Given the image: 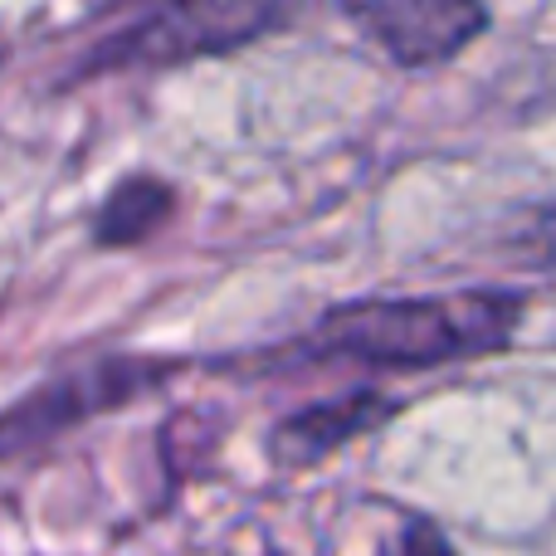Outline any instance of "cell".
Returning <instances> with one entry per match:
<instances>
[{
	"label": "cell",
	"instance_id": "obj_1",
	"mask_svg": "<svg viewBox=\"0 0 556 556\" xmlns=\"http://www.w3.org/2000/svg\"><path fill=\"white\" fill-rule=\"evenodd\" d=\"M522 317L513 293H450L362 303L327 313L303 342L307 356H352L376 366H430L450 356L498 352Z\"/></svg>",
	"mask_w": 556,
	"mask_h": 556
},
{
	"label": "cell",
	"instance_id": "obj_2",
	"mask_svg": "<svg viewBox=\"0 0 556 556\" xmlns=\"http://www.w3.org/2000/svg\"><path fill=\"white\" fill-rule=\"evenodd\" d=\"M278 10L269 5H176L156 10L137 29L117 35L108 45L103 64H176L191 54H211V49H230L269 29Z\"/></svg>",
	"mask_w": 556,
	"mask_h": 556
},
{
	"label": "cell",
	"instance_id": "obj_3",
	"mask_svg": "<svg viewBox=\"0 0 556 556\" xmlns=\"http://www.w3.org/2000/svg\"><path fill=\"white\" fill-rule=\"evenodd\" d=\"M147 376H152V366H142V362H103V366L64 376L54 386H39L35 395H25L20 405H10L0 415V459H15V454L45 444L68 420H84V415H98L108 405L127 401Z\"/></svg>",
	"mask_w": 556,
	"mask_h": 556
},
{
	"label": "cell",
	"instance_id": "obj_4",
	"mask_svg": "<svg viewBox=\"0 0 556 556\" xmlns=\"http://www.w3.org/2000/svg\"><path fill=\"white\" fill-rule=\"evenodd\" d=\"M346 15L395 59V64H440V59L459 54L483 25L489 10L459 5V0H371V5H352Z\"/></svg>",
	"mask_w": 556,
	"mask_h": 556
},
{
	"label": "cell",
	"instance_id": "obj_5",
	"mask_svg": "<svg viewBox=\"0 0 556 556\" xmlns=\"http://www.w3.org/2000/svg\"><path fill=\"white\" fill-rule=\"evenodd\" d=\"M386 415H391V401H381L376 391H356V395H342V401L313 405V410L293 415V420H283L274 430V459L288 464V469H307V464L342 450L352 434L371 430Z\"/></svg>",
	"mask_w": 556,
	"mask_h": 556
},
{
	"label": "cell",
	"instance_id": "obj_6",
	"mask_svg": "<svg viewBox=\"0 0 556 556\" xmlns=\"http://www.w3.org/2000/svg\"><path fill=\"white\" fill-rule=\"evenodd\" d=\"M172 215V191L162 181H127L113 191V201L98 215V240L103 244H132L152 235Z\"/></svg>",
	"mask_w": 556,
	"mask_h": 556
},
{
	"label": "cell",
	"instance_id": "obj_7",
	"mask_svg": "<svg viewBox=\"0 0 556 556\" xmlns=\"http://www.w3.org/2000/svg\"><path fill=\"white\" fill-rule=\"evenodd\" d=\"M381 556H454V547L430 528V522H405L401 538H395Z\"/></svg>",
	"mask_w": 556,
	"mask_h": 556
}]
</instances>
